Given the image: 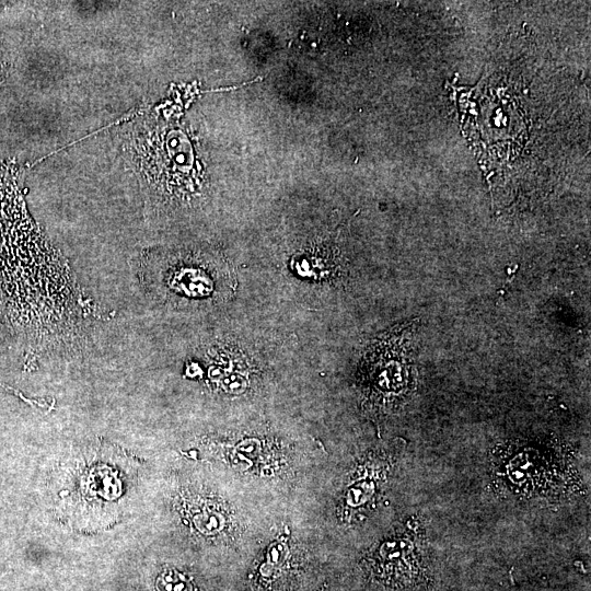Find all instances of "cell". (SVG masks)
<instances>
[{
    "label": "cell",
    "mask_w": 591,
    "mask_h": 591,
    "mask_svg": "<svg viewBox=\"0 0 591 591\" xmlns=\"http://www.w3.org/2000/svg\"><path fill=\"white\" fill-rule=\"evenodd\" d=\"M78 476L76 501L100 510L115 503L125 494V475L118 465L95 460Z\"/></svg>",
    "instance_id": "7a4b0ae2"
},
{
    "label": "cell",
    "mask_w": 591,
    "mask_h": 591,
    "mask_svg": "<svg viewBox=\"0 0 591 591\" xmlns=\"http://www.w3.org/2000/svg\"><path fill=\"white\" fill-rule=\"evenodd\" d=\"M416 324L393 328L370 346L363 361V389L374 404L395 406L414 390Z\"/></svg>",
    "instance_id": "6da1fadb"
}]
</instances>
